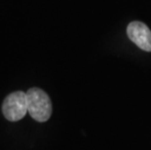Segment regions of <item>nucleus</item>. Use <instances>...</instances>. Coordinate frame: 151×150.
<instances>
[{
	"mask_svg": "<svg viewBox=\"0 0 151 150\" xmlns=\"http://www.w3.org/2000/svg\"><path fill=\"white\" fill-rule=\"evenodd\" d=\"M29 115L37 122H46L52 115V103L46 93L39 88H31L27 92Z\"/></svg>",
	"mask_w": 151,
	"mask_h": 150,
	"instance_id": "f257e3e1",
	"label": "nucleus"
},
{
	"mask_svg": "<svg viewBox=\"0 0 151 150\" xmlns=\"http://www.w3.org/2000/svg\"><path fill=\"white\" fill-rule=\"evenodd\" d=\"M2 112L11 122L22 119L28 112L27 93L18 91L7 95L2 104Z\"/></svg>",
	"mask_w": 151,
	"mask_h": 150,
	"instance_id": "f03ea898",
	"label": "nucleus"
},
{
	"mask_svg": "<svg viewBox=\"0 0 151 150\" xmlns=\"http://www.w3.org/2000/svg\"><path fill=\"white\" fill-rule=\"evenodd\" d=\"M127 34L130 40L141 50L151 52V30L141 22H132L127 27Z\"/></svg>",
	"mask_w": 151,
	"mask_h": 150,
	"instance_id": "7ed1b4c3",
	"label": "nucleus"
}]
</instances>
